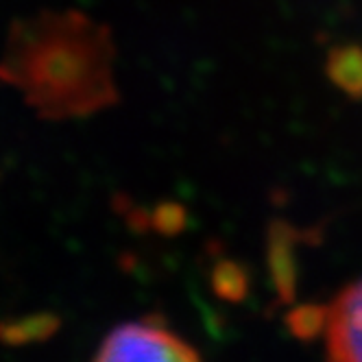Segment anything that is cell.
<instances>
[{
    "label": "cell",
    "mask_w": 362,
    "mask_h": 362,
    "mask_svg": "<svg viewBox=\"0 0 362 362\" xmlns=\"http://www.w3.org/2000/svg\"><path fill=\"white\" fill-rule=\"evenodd\" d=\"M112 33L79 11L18 20L0 55V81L44 118H79L118 100Z\"/></svg>",
    "instance_id": "1"
},
{
    "label": "cell",
    "mask_w": 362,
    "mask_h": 362,
    "mask_svg": "<svg viewBox=\"0 0 362 362\" xmlns=\"http://www.w3.org/2000/svg\"><path fill=\"white\" fill-rule=\"evenodd\" d=\"M199 351L160 317L114 327L103 339L96 360H197Z\"/></svg>",
    "instance_id": "2"
},
{
    "label": "cell",
    "mask_w": 362,
    "mask_h": 362,
    "mask_svg": "<svg viewBox=\"0 0 362 362\" xmlns=\"http://www.w3.org/2000/svg\"><path fill=\"white\" fill-rule=\"evenodd\" d=\"M325 334L329 358L362 360V279L334 299Z\"/></svg>",
    "instance_id": "3"
},
{
    "label": "cell",
    "mask_w": 362,
    "mask_h": 362,
    "mask_svg": "<svg viewBox=\"0 0 362 362\" xmlns=\"http://www.w3.org/2000/svg\"><path fill=\"white\" fill-rule=\"evenodd\" d=\"M295 243L297 231L286 223H275L269 236V267L279 301L295 297Z\"/></svg>",
    "instance_id": "4"
},
{
    "label": "cell",
    "mask_w": 362,
    "mask_h": 362,
    "mask_svg": "<svg viewBox=\"0 0 362 362\" xmlns=\"http://www.w3.org/2000/svg\"><path fill=\"white\" fill-rule=\"evenodd\" d=\"M329 81L351 98H362V48L356 44L336 46L327 55Z\"/></svg>",
    "instance_id": "5"
},
{
    "label": "cell",
    "mask_w": 362,
    "mask_h": 362,
    "mask_svg": "<svg viewBox=\"0 0 362 362\" xmlns=\"http://www.w3.org/2000/svg\"><path fill=\"white\" fill-rule=\"evenodd\" d=\"M327 315H329V305H299L291 310L286 317V325L291 332L301 341L317 339L321 332L327 327Z\"/></svg>",
    "instance_id": "6"
}]
</instances>
